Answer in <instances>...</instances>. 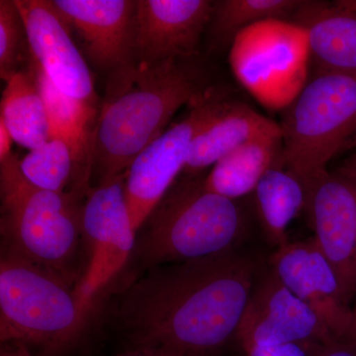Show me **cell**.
<instances>
[{
  "label": "cell",
  "mask_w": 356,
  "mask_h": 356,
  "mask_svg": "<svg viewBox=\"0 0 356 356\" xmlns=\"http://www.w3.org/2000/svg\"><path fill=\"white\" fill-rule=\"evenodd\" d=\"M307 191L313 238L334 267L350 306L356 298V175L339 168L327 170Z\"/></svg>",
  "instance_id": "obj_10"
},
{
  "label": "cell",
  "mask_w": 356,
  "mask_h": 356,
  "mask_svg": "<svg viewBox=\"0 0 356 356\" xmlns=\"http://www.w3.org/2000/svg\"><path fill=\"white\" fill-rule=\"evenodd\" d=\"M28 72L31 74L43 99L50 139H58L69 146L77 168L86 181L92 172V133L90 122L95 105L65 95L44 74L30 53Z\"/></svg>",
  "instance_id": "obj_18"
},
{
  "label": "cell",
  "mask_w": 356,
  "mask_h": 356,
  "mask_svg": "<svg viewBox=\"0 0 356 356\" xmlns=\"http://www.w3.org/2000/svg\"><path fill=\"white\" fill-rule=\"evenodd\" d=\"M19 158L0 161L2 252L58 274L76 287L83 243L79 198L43 191L21 172Z\"/></svg>",
  "instance_id": "obj_4"
},
{
  "label": "cell",
  "mask_w": 356,
  "mask_h": 356,
  "mask_svg": "<svg viewBox=\"0 0 356 356\" xmlns=\"http://www.w3.org/2000/svg\"><path fill=\"white\" fill-rule=\"evenodd\" d=\"M252 196L254 215L267 242L276 248L289 243L287 229L306 210L305 184L285 166H276L264 175Z\"/></svg>",
  "instance_id": "obj_20"
},
{
  "label": "cell",
  "mask_w": 356,
  "mask_h": 356,
  "mask_svg": "<svg viewBox=\"0 0 356 356\" xmlns=\"http://www.w3.org/2000/svg\"><path fill=\"white\" fill-rule=\"evenodd\" d=\"M285 168L308 188L356 135V74L318 72L280 123Z\"/></svg>",
  "instance_id": "obj_5"
},
{
  "label": "cell",
  "mask_w": 356,
  "mask_h": 356,
  "mask_svg": "<svg viewBox=\"0 0 356 356\" xmlns=\"http://www.w3.org/2000/svg\"><path fill=\"white\" fill-rule=\"evenodd\" d=\"M53 3L79 33L97 69L111 74L133 63L136 1L55 0Z\"/></svg>",
  "instance_id": "obj_15"
},
{
  "label": "cell",
  "mask_w": 356,
  "mask_h": 356,
  "mask_svg": "<svg viewBox=\"0 0 356 356\" xmlns=\"http://www.w3.org/2000/svg\"><path fill=\"white\" fill-rule=\"evenodd\" d=\"M88 259L76 296L88 316L96 297L123 270L132 257L136 233L124 193V175L98 184L81 207Z\"/></svg>",
  "instance_id": "obj_8"
},
{
  "label": "cell",
  "mask_w": 356,
  "mask_h": 356,
  "mask_svg": "<svg viewBox=\"0 0 356 356\" xmlns=\"http://www.w3.org/2000/svg\"><path fill=\"white\" fill-rule=\"evenodd\" d=\"M76 286L58 274L1 252L0 341L58 350L83 331L88 316Z\"/></svg>",
  "instance_id": "obj_6"
},
{
  "label": "cell",
  "mask_w": 356,
  "mask_h": 356,
  "mask_svg": "<svg viewBox=\"0 0 356 356\" xmlns=\"http://www.w3.org/2000/svg\"><path fill=\"white\" fill-rule=\"evenodd\" d=\"M236 339L243 350L254 346L339 341L273 269L255 282Z\"/></svg>",
  "instance_id": "obj_11"
},
{
  "label": "cell",
  "mask_w": 356,
  "mask_h": 356,
  "mask_svg": "<svg viewBox=\"0 0 356 356\" xmlns=\"http://www.w3.org/2000/svg\"><path fill=\"white\" fill-rule=\"evenodd\" d=\"M343 341L356 344V298L355 306L351 307L350 325Z\"/></svg>",
  "instance_id": "obj_29"
},
{
  "label": "cell",
  "mask_w": 356,
  "mask_h": 356,
  "mask_svg": "<svg viewBox=\"0 0 356 356\" xmlns=\"http://www.w3.org/2000/svg\"><path fill=\"white\" fill-rule=\"evenodd\" d=\"M339 168L346 170V172L355 173L356 175V149L355 152L343 161V165L339 166Z\"/></svg>",
  "instance_id": "obj_31"
},
{
  "label": "cell",
  "mask_w": 356,
  "mask_h": 356,
  "mask_svg": "<svg viewBox=\"0 0 356 356\" xmlns=\"http://www.w3.org/2000/svg\"><path fill=\"white\" fill-rule=\"evenodd\" d=\"M0 356H34L27 344L21 343H1Z\"/></svg>",
  "instance_id": "obj_27"
},
{
  "label": "cell",
  "mask_w": 356,
  "mask_h": 356,
  "mask_svg": "<svg viewBox=\"0 0 356 356\" xmlns=\"http://www.w3.org/2000/svg\"><path fill=\"white\" fill-rule=\"evenodd\" d=\"M24 21L30 53L65 95L95 105L92 76L53 1L14 0Z\"/></svg>",
  "instance_id": "obj_13"
},
{
  "label": "cell",
  "mask_w": 356,
  "mask_h": 356,
  "mask_svg": "<svg viewBox=\"0 0 356 356\" xmlns=\"http://www.w3.org/2000/svg\"><path fill=\"white\" fill-rule=\"evenodd\" d=\"M310 356H356V344L344 341L325 343H311Z\"/></svg>",
  "instance_id": "obj_26"
},
{
  "label": "cell",
  "mask_w": 356,
  "mask_h": 356,
  "mask_svg": "<svg viewBox=\"0 0 356 356\" xmlns=\"http://www.w3.org/2000/svg\"><path fill=\"white\" fill-rule=\"evenodd\" d=\"M204 177L177 178L136 235L133 259L147 269L236 250L248 232L238 200L208 191Z\"/></svg>",
  "instance_id": "obj_3"
},
{
  "label": "cell",
  "mask_w": 356,
  "mask_h": 356,
  "mask_svg": "<svg viewBox=\"0 0 356 356\" xmlns=\"http://www.w3.org/2000/svg\"><path fill=\"white\" fill-rule=\"evenodd\" d=\"M280 124L245 103L225 100L192 142L184 175H199L248 140L280 132Z\"/></svg>",
  "instance_id": "obj_17"
},
{
  "label": "cell",
  "mask_w": 356,
  "mask_h": 356,
  "mask_svg": "<svg viewBox=\"0 0 356 356\" xmlns=\"http://www.w3.org/2000/svg\"><path fill=\"white\" fill-rule=\"evenodd\" d=\"M346 149H356V135L353 139L350 140V142L348 143V146H346Z\"/></svg>",
  "instance_id": "obj_33"
},
{
  "label": "cell",
  "mask_w": 356,
  "mask_h": 356,
  "mask_svg": "<svg viewBox=\"0 0 356 356\" xmlns=\"http://www.w3.org/2000/svg\"><path fill=\"white\" fill-rule=\"evenodd\" d=\"M311 343H286L280 346H254L245 350L247 356H310Z\"/></svg>",
  "instance_id": "obj_25"
},
{
  "label": "cell",
  "mask_w": 356,
  "mask_h": 356,
  "mask_svg": "<svg viewBox=\"0 0 356 356\" xmlns=\"http://www.w3.org/2000/svg\"><path fill=\"white\" fill-rule=\"evenodd\" d=\"M24 21L14 0L0 1V76L8 81L20 72L25 57L29 58Z\"/></svg>",
  "instance_id": "obj_24"
},
{
  "label": "cell",
  "mask_w": 356,
  "mask_h": 356,
  "mask_svg": "<svg viewBox=\"0 0 356 356\" xmlns=\"http://www.w3.org/2000/svg\"><path fill=\"white\" fill-rule=\"evenodd\" d=\"M214 1L139 0L134 14V64L195 58Z\"/></svg>",
  "instance_id": "obj_12"
},
{
  "label": "cell",
  "mask_w": 356,
  "mask_h": 356,
  "mask_svg": "<svg viewBox=\"0 0 356 356\" xmlns=\"http://www.w3.org/2000/svg\"><path fill=\"white\" fill-rule=\"evenodd\" d=\"M109 76L92 135L91 158L98 184L125 175L178 110L196 104L215 89L194 58L131 63Z\"/></svg>",
  "instance_id": "obj_2"
},
{
  "label": "cell",
  "mask_w": 356,
  "mask_h": 356,
  "mask_svg": "<svg viewBox=\"0 0 356 356\" xmlns=\"http://www.w3.org/2000/svg\"><path fill=\"white\" fill-rule=\"evenodd\" d=\"M21 172L34 186L56 193L88 196V182L84 179L72 151L65 142L50 139L30 149L19 161Z\"/></svg>",
  "instance_id": "obj_22"
},
{
  "label": "cell",
  "mask_w": 356,
  "mask_h": 356,
  "mask_svg": "<svg viewBox=\"0 0 356 356\" xmlns=\"http://www.w3.org/2000/svg\"><path fill=\"white\" fill-rule=\"evenodd\" d=\"M300 0H222L214 1L209 23L219 43L231 44L245 28L268 19L291 20Z\"/></svg>",
  "instance_id": "obj_23"
},
{
  "label": "cell",
  "mask_w": 356,
  "mask_h": 356,
  "mask_svg": "<svg viewBox=\"0 0 356 356\" xmlns=\"http://www.w3.org/2000/svg\"><path fill=\"white\" fill-rule=\"evenodd\" d=\"M2 93L0 121L14 142L33 149L50 140L46 109L39 89L29 72H16Z\"/></svg>",
  "instance_id": "obj_21"
},
{
  "label": "cell",
  "mask_w": 356,
  "mask_h": 356,
  "mask_svg": "<svg viewBox=\"0 0 356 356\" xmlns=\"http://www.w3.org/2000/svg\"><path fill=\"white\" fill-rule=\"evenodd\" d=\"M13 139L6 125L0 121V161L8 158L13 154Z\"/></svg>",
  "instance_id": "obj_28"
},
{
  "label": "cell",
  "mask_w": 356,
  "mask_h": 356,
  "mask_svg": "<svg viewBox=\"0 0 356 356\" xmlns=\"http://www.w3.org/2000/svg\"><path fill=\"white\" fill-rule=\"evenodd\" d=\"M119 356H177L165 353V351L149 350H135L130 353Z\"/></svg>",
  "instance_id": "obj_30"
},
{
  "label": "cell",
  "mask_w": 356,
  "mask_h": 356,
  "mask_svg": "<svg viewBox=\"0 0 356 356\" xmlns=\"http://www.w3.org/2000/svg\"><path fill=\"white\" fill-rule=\"evenodd\" d=\"M310 46L302 26L291 20L261 21L238 33L229 63L238 83L259 104L283 111L308 83Z\"/></svg>",
  "instance_id": "obj_7"
},
{
  "label": "cell",
  "mask_w": 356,
  "mask_h": 356,
  "mask_svg": "<svg viewBox=\"0 0 356 356\" xmlns=\"http://www.w3.org/2000/svg\"><path fill=\"white\" fill-rule=\"evenodd\" d=\"M257 271L236 250L147 269L119 295V324L136 350L216 355L236 336Z\"/></svg>",
  "instance_id": "obj_1"
},
{
  "label": "cell",
  "mask_w": 356,
  "mask_h": 356,
  "mask_svg": "<svg viewBox=\"0 0 356 356\" xmlns=\"http://www.w3.org/2000/svg\"><path fill=\"white\" fill-rule=\"evenodd\" d=\"M285 166L281 131L248 140L212 166L204 177L208 191L238 200L252 195L264 175L276 166Z\"/></svg>",
  "instance_id": "obj_19"
},
{
  "label": "cell",
  "mask_w": 356,
  "mask_h": 356,
  "mask_svg": "<svg viewBox=\"0 0 356 356\" xmlns=\"http://www.w3.org/2000/svg\"><path fill=\"white\" fill-rule=\"evenodd\" d=\"M227 96L217 88L192 105L182 120L166 129L140 152L124 175V193L136 233L184 172L194 138Z\"/></svg>",
  "instance_id": "obj_9"
},
{
  "label": "cell",
  "mask_w": 356,
  "mask_h": 356,
  "mask_svg": "<svg viewBox=\"0 0 356 356\" xmlns=\"http://www.w3.org/2000/svg\"><path fill=\"white\" fill-rule=\"evenodd\" d=\"M293 22L305 29L318 72L356 74V11L337 1H302Z\"/></svg>",
  "instance_id": "obj_16"
},
{
  "label": "cell",
  "mask_w": 356,
  "mask_h": 356,
  "mask_svg": "<svg viewBox=\"0 0 356 356\" xmlns=\"http://www.w3.org/2000/svg\"><path fill=\"white\" fill-rule=\"evenodd\" d=\"M271 269L292 293L310 307L332 336L343 341L350 325L346 303L331 262L313 238L276 248Z\"/></svg>",
  "instance_id": "obj_14"
},
{
  "label": "cell",
  "mask_w": 356,
  "mask_h": 356,
  "mask_svg": "<svg viewBox=\"0 0 356 356\" xmlns=\"http://www.w3.org/2000/svg\"><path fill=\"white\" fill-rule=\"evenodd\" d=\"M337 2L346 8L356 11V0H337Z\"/></svg>",
  "instance_id": "obj_32"
}]
</instances>
